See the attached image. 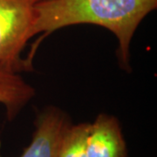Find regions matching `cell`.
<instances>
[{"instance_id":"obj_1","label":"cell","mask_w":157,"mask_h":157,"mask_svg":"<svg viewBox=\"0 0 157 157\" xmlns=\"http://www.w3.org/2000/svg\"><path fill=\"white\" fill-rule=\"evenodd\" d=\"M157 0H41L36 5L32 37L73 25L108 29L119 42L118 59L129 68V46L142 19L156 9Z\"/></svg>"},{"instance_id":"obj_2","label":"cell","mask_w":157,"mask_h":157,"mask_svg":"<svg viewBox=\"0 0 157 157\" xmlns=\"http://www.w3.org/2000/svg\"><path fill=\"white\" fill-rule=\"evenodd\" d=\"M41 0H0V64L16 72L29 70L20 53L32 39L36 5Z\"/></svg>"},{"instance_id":"obj_3","label":"cell","mask_w":157,"mask_h":157,"mask_svg":"<svg viewBox=\"0 0 157 157\" xmlns=\"http://www.w3.org/2000/svg\"><path fill=\"white\" fill-rule=\"evenodd\" d=\"M70 119L58 108H48L35 121L32 141L20 157H58Z\"/></svg>"},{"instance_id":"obj_4","label":"cell","mask_w":157,"mask_h":157,"mask_svg":"<svg viewBox=\"0 0 157 157\" xmlns=\"http://www.w3.org/2000/svg\"><path fill=\"white\" fill-rule=\"evenodd\" d=\"M86 157H127L128 148L120 122L113 115L99 114L86 142Z\"/></svg>"},{"instance_id":"obj_5","label":"cell","mask_w":157,"mask_h":157,"mask_svg":"<svg viewBox=\"0 0 157 157\" xmlns=\"http://www.w3.org/2000/svg\"><path fill=\"white\" fill-rule=\"evenodd\" d=\"M35 95V90L12 68L0 64V103L12 121Z\"/></svg>"},{"instance_id":"obj_6","label":"cell","mask_w":157,"mask_h":157,"mask_svg":"<svg viewBox=\"0 0 157 157\" xmlns=\"http://www.w3.org/2000/svg\"><path fill=\"white\" fill-rule=\"evenodd\" d=\"M90 123L71 124L63 136L58 157H86V142Z\"/></svg>"}]
</instances>
